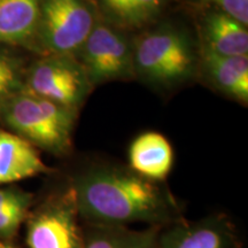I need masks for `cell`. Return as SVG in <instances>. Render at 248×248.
I'll return each mask as SVG.
<instances>
[{
    "instance_id": "6da1fadb",
    "label": "cell",
    "mask_w": 248,
    "mask_h": 248,
    "mask_svg": "<svg viewBox=\"0 0 248 248\" xmlns=\"http://www.w3.org/2000/svg\"><path fill=\"white\" fill-rule=\"evenodd\" d=\"M69 184L86 224L167 226L185 218L168 188L130 168L95 164L77 172Z\"/></svg>"
},
{
    "instance_id": "7a4b0ae2",
    "label": "cell",
    "mask_w": 248,
    "mask_h": 248,
    "mask_svg": "<svg viewBox=\"0 0 248 248\" xmlns=\"http://www.w3.org/2000/svg\"><path fill=\"white\" fill-rule=\"evenodd\" d=\"M5 120L32 145L59 156L69 153L75 123L74 109L27 91L11 101Z\"/></svg>"
},
{
    "instance_id": "3957f363",
    "label": "cell",
    "mask_w": 248,
    "mask_h": 248,
    "mask_svg": "<svg viewBox=\"0 0 248 248\" xmlns=\"http://www.w3.org/2000/svg\"><path fill=\"white\" fill-rule=\"evenodd\" d=\"M132 53L136 69L157 84H177L193 71L190 40L175 29H159L142 36Z\"/></svg>"
},
{
    "instance_id": "277c9868",
    "label": "cell",
    "mask_w": 248,
    "mask_h": 248,
    "mask_svg": "<svg viewBox=\"0 0 248 248\" xmlns=\"http://www.w3.org/2000/svg\"><path fill=\"white\" fill-rule=\"evenodd\" d=\"M27 219L29 248H84V229L70 184Z\"/></svg>"
},
{
    "instance_id": "5b68a950",
    "label": "cell",
    "mask_w": 248,
    "mask_h": 248,
    "mask_svg": "<svg viewBox=\"0 0 248 248\" xmlns=\"http://www.w3.org/2000/svg\"><path fill=\"white\" fill-rule=\"evenodd\" d=\"M40 33L44 45L55 55L79 51L95 26L85 0H43Z\"/></svg>"
},
{
    "instance_id": "8992f818",
    "label": "cell",
    "mask_w": 248,
    "mask_h": 248,
    "mask_svg": "<svg viewBox=\"0 0 248 248\" xmlns=\"http://www.w3.org/2000/svg\"><path fill=\"white\" fill-rule=\"evenodd\" d=\"M28 84V92L70 109L78 107L92 85L82 64L71 55H55L38 62Z\"/></svg>"
},
{
    "instance_id": "52a82bcc",
    "label": "cell",
    "mask_w": 248,
    "mask_h": 248,
    "mask_svg": "<svg viewBox=\"0 0 248 248\" xmlns=\"http://www.w3.org/2000/svg\"><path fill=\"white\" fill-rule=\"evenodd\" d=\"M82 67L91 84L125 78L131 74L133 53L128 40L106 24H95L79 49Z\"/></svg>"
},
{
    "instance_id": "ba28073f",
    "label": "cell",
    "mask_w": 248,
    "mask_h": 248,
    "mask_svg": "<svg viewBox=\"0 0 248 248\" xmlns=\"http://www.w3.org/2000/svg\"><path fill=\"white\" fill-rule=\"evenodd\" d=\"M156 248H244L237 226L225 214L199 221L172 223L161 229Z\"/></svg>"
},
{
    "instance_id": "9c48e42d",
    "label": "cell",
    "mask_w": 248,
    "mask_h": 248,
    "mask_svg": "<svg viewBox=\"0 0 248 248\" xmlns=\"http://www.w3.org/2000/svg\"><path fill=\"white\" fill-rule=\"evenodd\" d=\"M173 166V151L168 139L159 132H144L131 142L129 168L148 181H166Z\"/></svg>"
},
{
    "instance_id": "30bf717a",
    "label": "cell",
    "mask_w": 248,
    "mask_h": 248,
    "mask_svg": "<svg viewBox=\"0 0 248 248\" xmlns=\"http://www.w3.org/2000/svg\"><path fill=\"white\" fill-rule=\"evenodd\" d=\"M46 172H49V168L31 142L15 133L0 130V185Z\"/></svg>"
},
{
    "instance_id": "8fae6325",
    "label": "cell",
    "mask_w": 248,
    "mask_h": 248,
    "mask_svg": "<svg viewBox=\"0 0 248 248\" xmlns=\"http://www.w3.org/2000/svg\"><path fill=\"white\" fill-rule=\"evenodd\" d=\"M204 48L228 57H247V28L222 12H213L203 23Z\"/></svg>"
},
{
    "instance_id": "7c38bea8",
    "label": "cell",
    "mask_w": 248,
    "mask_h": 248,
    "mask_svg": "<svg viewBox=\"0 0 248 248\" xmlns=\"http://www.w3.org/2000/svg\"><path fill=\"white\" fill-rule=\"evenodd\" d=\"M163 226L135 230L125 225L83 224L84 248H156Z\"/></svg>"
},
{
    "instance_id": "4fadbf2b",
    "label": "cell",
    "mask_w": 248,
    "mask_h": 248,
    "mask_svg": "<svg viewBox=\"0 0 248 248\" xmlns=\"http://www.w3.org/2000/svg\"><path fill=\"white\" fill-rule=\"evenodd\" d=\"M202 63L217 89L241 102L248 100V57L219 55L203 48Z\"/></svg>"
},
{
    "instance_id": "5bb4252c",
    "label": "cell",
    "mask_w": 248,
    "mask_h": 248,
    "mask_svg": "<svg viewBox=\"0 0 248 248\" xmlns=\"http://www.w3.org/2000/svg\"><path fill=\"white\" fill-rule=\"evenodd\" d=\"M40 0H0V43L21 44L37 32Z\"/></svg>"
},
{
    "instance_id": "9a60e30c",
    "label": "cell",
    "mask_w": 248,
    "mask_h": 248,
    "mask_svg": "<svg viewBox=\"0 0 248 248\" xmlns=\"http://www.w3.org/2000/svg\"><path fill=\"white\" fill-rule=\"evenodd\" d=\"M109 16L117 23L139 28L160 13L164 0H100Z\"/></svg>"
},
{
    "instance_id": "2e32d148",
    "label": "cell",
    "mask_w": 248,
    "mask_h": 248,
    "mask_svg": "<svg viewBox=\"0 0 248 248\" xmlns=\"http://www.w3.org/2000/svg\"><path fill=\"white\" fill-rule=\"evenodd\" d=\"M31 195L24 193L20 199L0 210V239L8 240L16 233L29 215Z\"/></svg>"
},
{
    "instance_id": "e0dca14e",
    "label": "cell",
    "mask_w": 248,
    "mask_h": 248,
    "mask_svg": "<svg viewBox=\"0 0 248 248\" xmlns=\"http://www.w3.org/2000/svg\"><path fill=\"white\" fill-rule=\"evenodd\" d=\"M16 84V62L8 55L0 53V100L13 91Z\"/></svg>"
},
{
    "instance_id": "ac0fdd59",
    "label": "cell",
    "mask_w": 248,
    "mask_h": 248,
    "mask_svg": "<svg viewBox=\"0 0 248 248\" xmlns=\"http://www.w3.org/2000/svg\"><path fill=\"white\" fill-rule=\"evenodd\" d=\"M217 6L219 12L231 16L238 22L247 27L248 24V0H203Z\"/></svg>"
},
{
    "instance_id": "d6986e66",
    "label": "cell",
    "mask_w": 248,
    "mask_h": 248,
    "mask_svg": "<svg viewBox=\"0 0 248 248\" xmlns=\"http://www.w3.org/2000/svg\"><path fill=\"white\" fill-rule=\"evenodd\" d=\"M23 194L24 192L15 188H0V210L20 199Z\"/></svg>"
},
{
    "instance_id": "ffe728a7",
    "label": "cell",
    "mask_w": 248,
    "mask_h": 248,
    "mask_svg": "<svg viewBox=\"0 0 248 248\" xmlns=\"http://www.w3.org/2000/svg\"><path fill=\"white\" fill-rule=\"evenodd\" d=\"M0 248H18V247L15 246L14 244L9 243L8 240L0 239Z\"/></svg>"
}]
</instances>
